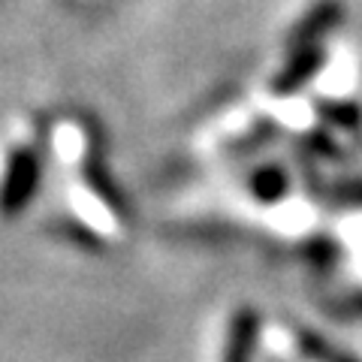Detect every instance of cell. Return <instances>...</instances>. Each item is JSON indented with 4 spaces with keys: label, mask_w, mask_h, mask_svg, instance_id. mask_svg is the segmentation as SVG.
I'll use <instances>...</instances> for the list:
<instances>
[{
    "label": "cell",
    "mask_w": 362,
    "mask_h": 362,
    "mask_svg": "<svg viewBox=\"0 0 362 362\" xmlns=\"http://www.w3.org/2000/svg\"><path fill=\"white\" fill-rule=\"evenodd\" d=\"M40 202L54 230L90 251H112L127 239V211L109 181L100 130L78 112L45 118Z\"/></svg>",
    "instance_id": "cell-1"
},
{
    "label": "cell",
    "mask_w": 362,
    "mask_h": 362,
    "mask_svg": "<svg viewBox=\"0 0 362 362\" xmlns=\"http://www.w3.org/2000/svg\"><path fill=\"white\" fill-rule=\"evenodd\" d=\"M45 175V118L25 115L0 142V221H16L40 202Z\"/></svg>",
    "instance_id": "cell-2"
},
{
    "label": "cell",
    "mask_w": 362,
    "mask_h": 362,
    "mask_svg": "<svg viewBox=\"0 0 362 362\" xmlns=\"http://www.w3.org/2000/svg\"><path fill=\"white\" fill-rule=\"evenodd\" d=\"M263 362H359L335 350L320 335H311L290 323H263Z\"/></svg>",
    "instance_id": "cell-3"
}]
</instances>
